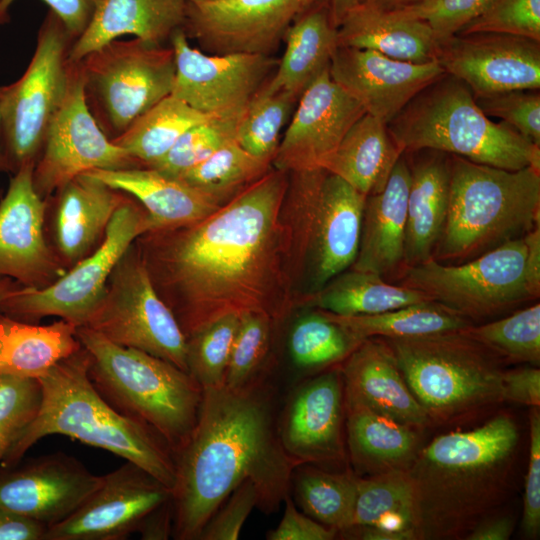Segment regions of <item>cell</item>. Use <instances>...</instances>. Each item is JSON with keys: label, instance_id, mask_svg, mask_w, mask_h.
Here are the masks:
<instances>
[{"label": "cell", "instance_id": "26", "mask_svg": "<svg viewBox=\"0 0 540 540\" xmlns=\"http://www.w3.org/2000/svg\"><path fill=\"white\" fill-rule=\"evenodd\" d=\"M410 171L404 153L385 187L366 197L359 249L350 268L381 277L404 270Z\"/></svg>", "mask_w": 540, "mask_h": 540}, {"label": "cell", "instance_id": "4", "mask_svg": "<svg viewBox=\"0 0 540 540\" xmlns=\"http://www.w3.org/2000/svg\"><path fill=\"white\" fill-rule=\"evenodd\" d=\"M38 380L39 411L3 459L2 468L17 465L41 438L60 434L132 462L172 490L173 451L153 428L121 414L98 393L88 376V355L82 346Z\"/></svg>", "mask_w": 540, "mask_h": 540}, {"label": "cell", "instance_id": "15", "mask_svg": "<svg viewBox=\"0 0 540 540\" xmlns=\"http://www.w3.org/2000/svg\"><path fill=\"white\" fill-rule=\"evenodd\" d=\"M41 150L33 170L34 187L41 198L92 170L141 167L107 137L93 117L86 103L79 62H69L66 91Z\"/></svg>", "mask_w": 540, "mask_h": 540}, {"label": "cell", "instance_id": "10", "mask_svg": "<svg viewBox=\"0 0 540 540\" xmlns=\"http://www.w3.org/2000/svg\"><path fill=\"white\" fill-rule=\"evenodd\" d=\"M401 285L472 323L506 314L539 298L540 228L462 263L431 258L408 267Z\"/></svg>", "mask_w": 540, "mask_h": 540}, {"label": "cell", "instance_id": "51", "mask_svg": "<svg viewBox=\"0 0 540 540\" xmlns=\"http://www.w3.org/2000/svg\"><path fill=\"white\" fill-rule=\"evenodd\" d=\"M490 0H421L412 5L389 11L399 16L427 23L441 41L457 34L475 18Z\"/></svg>", "mask_w": 540, "mask_h": 540}, {"label": "cell", "instance_id": "36", "mask_svg": "<svg viewBox=\"0 0 540 540\" xmlns=\"http://www.w3.org/2000/svg\"><path fill=\"white\" fill-rule=\"evenodd\" d=\"M431 301L417 289L386 282L383 277L349 268L318 291L302 297L298 306L339 316L372 315Z\"/></svg>", "mask_w": 540, "mask_h": 540}, {"label": "cell", "instance_id": "43", "mask_svg": "<svg viewBox=\"0 0 540 540\" xmlns=\"http://www.w3.org/2000/svg\"><path fill=\"white\" fill-rule=\"evenodd\" d=\"M502 360L540 364V304L534 303L501 319L462 329Z\"/></svg>", "mask_w": 540, "mask_h": 540}, {"label": "cell", "instance_id": "5", "mask_svg": "<svg viewBox=\"0 0 540 540\" xmlns=\"http://www.w3.org/2000/svg\"><path fill=\"white\" fill-rule=\"evenodd\" d=\"M366 197L324 169L288 173L280 222L297 306L354 263Z\"/></svg>", "mask_w": 540, "mask_h": 540}, {"label": "cell", "instance_id": "27", "mask_svg": "<svg viewBox=\"0 0 540 540\" xmlns=\"http://www.w3.org/2000/svg\"><path fill=\"white\" fill-rule=\"evenodd\" d=\"M404 155L410 171L405 270L431 259L440 238L449 201L450 154L420 149Z\"/></svg>", "mask_w": 540, "mask_h": 540}, {"label": "cell", "instance_id": "14", "mask_svg": "<svg viewBox=\"0 0 540 540\" xmlns=\"http://www.w3.org/2000/svg\"><path fill=\"white\" fill-rule=\"evenodd\" d=\"M61 19L50 10L24 74L1 86L3 147L9 171L35 163L48 126L66 91L69 43Z\"/></svg>", "mask_w": 540, "mask_h": 540}, {"label": "cell", "instance_id": "24", "mask_svg": "<svg viewBox=\"0 0 540 540\" xmlns=\"http://www.w3.org/2000/svg\"><path fill=\"white\" fill-rule=\"evenodd\" d=\"M329 72L367 114L385 124L445 73L437 61L417 64L373 50L342 46L335 49Z\"/></svg>", "mask_w": 540, "mask_h": 540}, {"label": "cell", "instance_id": "57", "mask_svg": "<svg viewBox=\"0 0 540 540\" xmlns=\"http://www.w3.org/2000/svg\"><path fill=\"white\" fill-rule=\"evenodd\" d=\"M47 526L0 507V540H44Z\"/></svg>", "mask_w": 540, "mask_h": 540}, {"label": "cell", "instance_id": "42", "mask_svg": "<svg viewBox=\"0 0 540 540\" xmlns=\"http://www.w3.org/2000/svg\"><path fill=\"white\" fill-rule=\"evenodd\" d=\"M359 344L319 309L301 315L291 327L288 340L292 362L305 371L344 361Z\"/></svg>", "mask_w": 540, "mask_h": 540}, {"label": "cell", "instance_id": "17", "mask_svg": "<svg viewBox=\"0 0 540 540\" xmlns=\"http://www.w3.org/2000/svg\"><path fill=\"white\" fill-rule=\"evenodd\" d=\"M317 0L187 2L183 25L210 54L272 55L294 20Z\"/></svg>", "mask_w": 540, "mask_h": 540}, {"label": "cell", "instance_id": "6", "mask_svg": "<svg viewBox=\"0 0 540 540\" xmlns=\"http://www.w3.org/2000/svg\"><path fill=\"white\" fill-rule=\"evenodd\" d=\"M540 170H507L450 154L449 201L432 258L462 263L539 227Z\"/></svg>", "mask_w": 540, "mask_h": 540}, {"label": "cell", "instance_id": "28", "mask_svg": "<svg viewBox=\"0 0 540 540\" xmlns=\"http://www.w3.org/2000/svg\"><path fill=\"white\" fill-rule=\"evenodd\" d=\"M187 0H99L83 33L68 51L69 62H79L123 35L163 45L182 28Z\"/></svg>", "mask_w": 540, "mask_h": 540}, {"label": "cell", "instance_id": "39", "mask_svg": "<svg viewBox=\"0 0 540 540\" xmlns=\"http://www.w3.org/2000/svg\"><path fill=\"white\" fill-rule=\"evenodd\" d=\"M323 312L359 343L371 337H415L462 330L473 325L471 321L434 301L372 315L339 316Z\"/></svg>", "mask_w": 540, "mask_h": 540}, {"label": "cell", "instance_id": "61", "mask_svg": "<svg viewBox=\"0 0 540 540\" xmlns=\"http://www.w3.org/2000/svg\"><path fill=\"white\" fill-rule=\"evenodd\" d=\"M419 1L421 0H359L358 2L383 12H389Z\"/></svg>", "mask_w": 540, "mask_h": 540}, {"label": "cell", "instance_id": "25", "mask_svg": "<svg viewBox=\"0 0 540 540\" xmlns=\"http://www.w3.org/2000/svg\"><path fill=\"white\" fill-rule=\"evenodd\" d=\"M340 370L344 392L372 410L416 429L431 424L383 338L363 340L344 360Z\"/></svg>", "mask_w": 540, "mask_h": 540}, {"label": "cell", "instance_id": "7", "mask_svg": "<svg viewBox=\"0 0 540 540\" xmlns=\"http://www.w3.org/2000/svg\"><path fill=\"white\" fill-rule=\"evenodd\" d=\"M76 336L88 355V376L98 393L121 414L153 428L175 454L198 418L203 389L195 378L89 327H77Z\"/></svg>", "mask_w": 540, "mask_h": 540}, {"label": "cell", "instance_id": "29", "mask_svg": "<svg viewBox=\"0 0 540 540\" xmlns=\"http://www.w3.org/2000/svg\"><path fill=\"white\" fill-rule=\"evenodd\" d=\"M88 173L112 189L135 197L148 214L152 231L192 224L224 205L180 179L148 167Z\"/></svg>", "mask_w": 540, "mask_h": 540}, {"label": "cell", "instance_id": "32", "mask_svg": "<svg viewBox=\"0 0 540 540\" xmlns=\"http://www.w3.org/2000/svg\"><path fill=\"white\" fill-rule=\"evenodd\" d=\"M60 193L56 243L63 258L75 264L104 237L111 218L125 199L88 172L76 176Z\"/></svg>", "mask_w": 540, "mask_h": 540}, {"label": "cell", "instance_id": "23", "mask_svg": "<svg viewBox=\"0 0 540 540\" xmlns=\"http://www.w3.org/2000/svg\"><path fill=\"white\" fill-rule=\"evenodd\" d=\"M344 415L340 369L319 374L296 388L277 420L280 444L296 467L345 458Z\"/></svg>", "mask_w": 540, "mask_h": 540}, {"label": "cell", "instance_id": "31", "mask_svg": "<svg viewBox=\"0 0 540 540\" xmlns=\"http://www.w3.org/2000/svg\"><path fill=\"white\" fill-rule=\"evenodd\" d=\"M438 45L427 23L359 2L337 28V46L373 50L411 63L436 61Z\"/></svg>", "mask_w": 540, "mask_h": 540}, {"label": "cell", "instance_id": "59", "mask_svg": "<svg viewBox=\"0 0 540 540\" xmlns=\"http://www.w3.org/2000/svg\"><path fill=\"white\" fill-rule=\"evenodd\" d=\"M142 539H167L173 533L171 500L151 512L140 526Z\"/></svg>", "mask_w": 540, "mask_h": 540}, {"label": "cell", "instance_id": "48", "mask_svg": "<svg viewBox=\"0 0 540 540\" xmlns=\"http://www.w3.org/2000/svg\"><path fill=\"white\" fill-rule=\"evenodd\" d=\"M41 399L38 379L0 374V464L36 417Z\"/></svg>", "mask_w": 540, "mask_h": 540}, {"label": "cell", "instance_id": "55", "mask_svg": "<svg viewBox=\"0 0 540 540\" xmlns=\"http://www.w3.org/2000/svg\"><path fill=\"white\" fill-rule=\"evenodd\" d=\"M15 0H0V25L9 20L8 10ZM63 22L73 42L89 24L99 0H43Z\"/></svg>", "mask_w": 540, "mask_h": 540}, {"label": "cell", "instance_id": "38", "mask_svg": "<svg viewBox=\"0 0 540 540\" xmlns=\"http://www.w3.org/2000/svg\"><path fill=\"white\" fill-rule=\"evenodd\" d=\"M214 117L169 95L138 117L112 141L125 149L141 167L162 158L189 128Z\"/></svg>", "mask_w": 540, "mask_h": 540}, {"label": "cell", "instance_id": "46", "mask_svg": "<svg viewBox=\"0 0 540 540\" xmlns=\"http://www.w3.org/2000/svg\"><path fill=\"white\" fill-rule=\"evenodd\" d=\"M240 118L214 117L189 128L162 158L148 168L177 177L234 141Z\"/></svg>", "mask_w": 540, "mask_h": 540}, {"label": "cell", "instance_id": "45", "mask_svg": "<svg viewBox=\"0 0 540 540\" xmlns=\"http://www.w3.org/2000/svg\"><path fill=\"white\" fill-rule=\"evenodd\" d=\"M239 318L223 316L187 338L188 372L202 389L223 385Z\"/></svg>", "mask_w": 540, "mask_h": 540}, {"label": "cell", "instance_id": "50", "mask_svg": "<svg viewBox=\"0 0 540 540\" xmlns=\"http://www.w3.org/2000/svg\"><path fill=\"white\" fill-rule=\"evenodd\" d=\"M474 99L486 116L501 119L540 146V89H514Z\"/></svg>", "mask_w": 540, "mask_h": 540}, {"label": "cell", "instance_id": "12", "mask_svg": "<svg viewBox=\"0 0 540 540\" xmlns=\"http://www.w3.org/2000/svg\"><path fill=\"white\" fill-rule=\"evenodd\" d=\"M152 230L145 209L125 200L115 211L93 253L48 286H20L1 303L0 312L28 323L58 316L76 327L85 326L118 262L141 235Z\"/></svg>", "mask_w": 540, "mask_h": 540}, {"label": "cell", "instance_id": "47", "mask_svg": "<svg viewBox=\"0 0 540 540\" xmlns=\"http://www.w3.org/2000/svg\"><path fill=\"white\" fill-rule=\"evenodd\" d=\"M275 323L257 313L243 314L232 343L223 385L242 389L256 381L269 348L271 329Z\"/></svg>", "mask_w": 540, "mask_h": 540}, {"label": "cell", "instance_id": "3", "mask_svg": "<svg viewBox=\"0 0 540 540\" xmlns=\"http://www.w3.org/2000/svg\"><path fill=\"white\" fill-rule=\"evenodd\" d=\"M519 436L512 415L501 412L419 450L408 469L417 539L464 538L493 514L511 486Z\"/></svg>", "mask_w": 540, "mask_h": 540}, {"label": "cell", "instance_id": "58", "mask_svg": "<svg viewBox=\"0 0 540 540\" xmlns=\"http://www.w3.org/2000/svg\"><path fill=\"white\" fill-rule=\"evenodd\" d=\"M514 529V520L509 516L494 514L478 522L464 537L466 540H507Z\"/></svg>", "mask_w": 540, "mask_h": 540}, {"label": "cell", "instance_id": "21", "mask_svg": "<svg viewBox=\"0 0 540 540\" xmlns=\"http://www.w3.org/2000/svg\"><path fill=\"white\" fill-rule=\"evenodd\" d=\"M102 480L73 456L42 455L1 468L0 507L49 527L74 513Z\"/></svg>", "mask_w": 540, "mask_h": 540}, {"label": "cell", "instance_id": "33", "mask_svg": "<svg viewBox=\"0 0 540 540\" xmlns=\"http://www.w3.org/2000/svg\"><path fill=\"white\" fill-rule=\"evenodd\" d=\"M285 50L272 77L263 87L286 93L297 100L330 66L337 48V26L327 8L316 1L286 31Z\"/></svg>", "mask_w": 540, "mask_h": 540}, {"label": "cell", "instance_id": "49", "mask_svg": "<svg viewBox=\"0 0 540 540\" xmlns=\"http://www.w3.org/2000/svg\"><path fill=\"white\" fill-rule=\"evenodd\" d=\"M504 33L540 42V0H490L457 34Z\"/></svg>", "mask_w": 540, "mask_h": 540}, {"label": "cell", "instance_id": "63", "mask_svg": "<svg viewBox=\"0 0 540 540\" xmlns=\"http://www.w3.org/2000/svg\"><path fill=\"white\" fill-rule=\"evenodd\" d=\"M0 171H9L2 138L1 86H0Z\"/></svg>", "mask_w": 540, "mask_h": 540}, {"label": "cell", "instance_id": "13", "mask_svg": "<svg viewBox=\"0 0 540 540\" xmlns=\"http://www.w3.org/2000/svg\"><path fill=\"white\" fill-rule=\"evenodd\" d=\"M132 246L115 267L85 326L115 344L144 351L188 372L187 339L158 294L139 248Z\"/></svg>", "mask_w": 540, "mask_h": 540}, {"label": "cell", "instance_id": "9", "mask_svg": "<svg viewBox=\"0 0 540 540\" xmlns=\"http://www.w3.org/2000/svg\"><path fill=\"white\" fill-rule=\"evenodd\" d=\"M383 339L431 424L465 422L504 402L502 359L463 330Z\"/></svg>", "mask_w": 540, "mask_h": 540}, {"label": "cell", "instance_id": "41", "mask_svg": "<svg viewBox=\"0 0 540 540\" xmlns=\"http://www.w3.org/2000/svg\"><path fill=\"white\" fill-rule=\"evenodd\" d=\"M272 163L231 141L178 178L225 204L272 169Z\"/></svg>", "mask_w": 540, "mask_h": 540}, {"label": "cell", "instance_id": "19", "mask_svg": "<svg viewBox=\"0 0 540 540\" xmlns=\"http://www.w3.org/2000/svg\"><path fill=\"white\" fill-rule=\"evenodd\" d=\"M436 61L466 83L474 96L540 89V42L516 35L476 32L439 41Z\"/></svg>", "mask_w": 540, "mask_h": 540}, {"label": "cell", "instance_id": "1", "mask_svg": "<svg viewBox=\"0 0 540 540\" xmlns=\"http://www.w3.org/2000/svg\"><path fill=\"white\" fill-rule=\"evenodd\" d=\"M288 173L272 169L209 216L137 241L154 286L186 339L230 314L275 324L296 307L280 212Z\"/></svg>", "mask_w": 540, "mask_h": 540}, {"label": "cell", "instance_id": "8", "mask_svg": "<svg viewBox=\"0 0 540 540\" xmlns=\"http://www.w3.org/2000/svg\"><path fill=\"white\" fill-rule=\"evenodd\" d=\"M387 127L403 153L433 149L507 170H540V146L505 122L492 121L469 86L447 73L422 89Z\"/></svg>", "mask_w": 540, "mask_h": 540}, {"label": "cell", "instance_id": "22", "mask_svg": "<svg viewBox=\"0 0 540 540\" xmlns=\"http://www.w3.org/2000/svg\"><path fill=\"white\" fill-rule=\"evenodd\" d=\"M34 165L24 164L14 173L0 202V278L42 288L65 271L45 241V204L34 187Z\"/></svg>", "mask_w": 540, "mask_h": 540}, {"label": "cell", "instance_id": "34", "mask_svg": "<svg viewBox=\"0 0 540 540\" xmlns=\"http://www.w3.org/2000/svg\"><path fill=\"white\" fill-rule=\"evenodd\" d=\"M402 153L387 124L365 113L346 132L324 170L368 196L385 187Z\"/></svg>", "mask_w": 540, "mask_h": 540}, {"label": "cell", "instance_id": "18", "mask_svg": "<svg viewBox=\"0 0 540 540\" xmlns=\"http://www.w3.org/2000/svg\"><path fill=\"white\" fill-rule=\"evenodd\" d=\"M171 490L126 461L103 475L101 485L69 517L47 527L44 540H122L171 500Z\"/></svg>", "mask_w": 540, "mask_h": 540}, {"label": "cell", "instance_id": "20", "mask_svg": "<svg viewBox=\"0 0 540 540\" xmlns=\"http://www.w3.org/2000/svg\"><path fill=\"white\" fill-rule=\"evenodd\" d=\"M365 113L326 68L298 99L272 166L287 173L324 169L346 132Z\"/></svg>", "mask_w": 540, "mask_h": 540}, {"label": "cell", "instance_id": "53", "mask_svg": "<svg viewBox=\"0 0 540 540\" xmlns=\"http://www.w3.org/2000/svg\"><path fill=\"white\" fill-rule=\"evenodd\" d=\"M529 464L525 479L522 531L535 539L540 531V413L532 407L529 415Z\"/></svg>", "mask_w": 540, "mask_h": 540}, {"label": "cell", "instance_id": "35", "mask_svg": "<svg viewBox=\"0 0 540 540\" xmlns=\"http://www.w3.org/2000/svg\"><path fill=\"white\" fill-rule=\"evenodd\" d=\"M76 328L63 319L36 325L0 312V374L39 379L81 348Z\"/></svg>", "mask_w": 540, "mask_h": 540}, {"label": "cell", "instance_id": "11", "mask_svg": "<svg viewBox=\"0 0 540 540\" xmlns=\"http://www.w3.org/2000/svg\"><path fill=\"white\" fill-rule=\"evenodd\" d=\"M79 63L86 103L110 140L172 92L176 67L171 46L138 38L113 40Z\"/></svg>", "mask_w": 540, "mask_h": 540}, {"label": "cell", "instance_id": "40", "mask_svg": "<svg viewBox=\"0 0 540 540\" xmlns=\"http://www.w3.org/2000/svg\"><path fill=\"white\" fill-rule=\"evenodd\" d=\"M292 483L298 504L305 514L337 533L350 528L357 475L352 472H328L303 464L295 467Z\"/></svg>", "mask_w": 540, "mask_h": 540}, {"label": "cell", "instance_id": "16", "mask_svg": "<svg viewBox=\"0 0 540 540\" xmlns=\"http://www.w3.org/2000/svg\"><path fill=\"white\" fill-rule=\"evenodd\" d=\"M169 41L176 67L171 95L222 118H240L278 64L273 55L203 53L189 44L183 28Z\"/></svg>", "mask_w": 540, "mask_h": 540}, {"label": "cell", "instance_id": "44", "mask_svg": "<svg viewBox=\"0 0 540 540\" xmlns=\"http://www.w3.org/2000/svg\"><path fill=\"white\" fill-rule=\"evenodd\" d=\"M297 99L263 86L238 121L236 142L251 155L271 162L280 143V133Z\"/></svg>", "mask_w": 540, "mask_h": 540}, {"label": "cell", "instance_id": "54", "mask_svg": "<svg viewBox=\"0 0 540 540\" xmlns=\"http://www.w3.org/2000/svg\"><path fill=\"white\" fill-rule=\"evenodd\" d=\"M280 523L266 534L268 540H331L337 531L300 512L289 495Z\"/></svg>", "mask_w": 540, "mask_h": 540}, {"label": "cell", "instance_id": "64", "mask_svg": "<svg viewBox=\"0 0 540 540\" xmlns=\"http://www.w3.org/2000/svg\"><path fill=\"white\" fill-rule=\"evenodd\" d=\"M215 1L217 0H187V2L192 3V4H206V3H211Z\"/></svg>", "mask_w": 540, "mask_h": 540}, {"label": "cell", "instance_id": "62", "mask_svg": "<svg viewBox=\"0 0 540 540\" xmlns=\"http://www.w3.org/2000/svg\"><path fill=\"white\" fill-rule=\"evenodd\" d=\"M20 287V284L10 278H0V305Z\"/></svg>", "mask_w": 540, "mask_h": 540}, {"label": "cell", "instance_id": "56", "mask_svg": "<svg viewBox=\"0 0 540 540\" xmlns=\"http://www.w3.org/2000/svg\"><path fill=\"white\" fill-rule=\"evenodd\" d=\"M503 401L540 407V370L527 366L504 370L502 375Z\"/></svg>", "mask_w": 540, "mask_h": 540}, {"label": "cell", "instance_id": "30", "mask_svg": "<svg viewBox=\"0 0 540 540\" xmlns=\"http://www.w3.org/2000/svg\"><path fill=\"white\" fill-rule=\"evenodd\" d=\"M347 445L358 474L408 470L419 452L416 428L380 414L344 392Z\"/></svg>", "mask_w": 540, "mask_h": 540}, {"label": "cell", "instance_id": "52", "mask_svg": "<svg viewBox=\"0 0 540 540\" xmlns=\"http://www.w3.org/2000/svg\"><path fill=\"white\" fill-rule=\"evenodd\" d=\"M259 493L250 480L240 483L204 526L198 540H236L254 507Z\"/></svg>", "mask_w": 540, "mask_h": 540}, {"label": "cell", "instance_id": "37", "mask_svg": "<svg viewBox=\"0 0 540 540\" xmlns=\"http://www.w3.org/2000/svg\"><path fill=\"white\" fill-rule=\"evenodd\" d=\"M361 527L403 533L412 540L417 539L414 491L408 470L364 478L357 476L356 500L349 529Z\"/></svg>", "mask_w": 540, "mask_h": 540}, {"label": "cell", "instance_id": "60", "mask_svg": "<svg viewBox=\"0 0 540 540\" xmlns=\"http://www.w3.org/2000/svg\"><path fill=\"white\" fill-rule=\"evenodd\" d=\"M330 13L334 24L339 26L345 15L358 4L359 0H317Z\"/></svg>", "mask_w": 540, "mask_h": 540}, {"label": "cell", "instance_id": "2", "mask_svg": "<svg viewBox=\"0 0 540 540\" xmlns=\"http://www.w3.org/2000/svg\"><path fill=\"white\" fill-rule=\"evenodd\" d=\"M174 458L172 535L178 540H198L245 480L257 488L258 507L275 511L289 495L296 467L280 444L270 397L256 381L237 390L203 388L196 424Z\"/></svg>", "mask_w": 540, "mask_h": 540}]
</instances>
